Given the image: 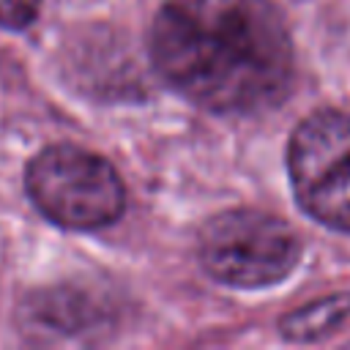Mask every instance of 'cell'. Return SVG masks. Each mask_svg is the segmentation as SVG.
<instances>
[{"label":"cell","instance_id":"1","mask_svg":"<svg viewBox=\"0 0 350 350\" xmlns=\"http://www.w3.org/2000/svg\"><path fill=\"white\" fill-rule=\"evenodd\" d=\"M161 77L213 112H262L293 82V41L271 0H164L150 30Z\"/></svg>","mask_w":350,"mask_h":350},{"label":"cell","instance_id":"2","mask_svg":"<svg viewBox=\"0 0 350 350\" xmlns=\"http://www.w3.org/2000/svg\"><path fill=\"white\" fill-rule=\"evenodd\" d=\"M25 186L36 208L68 230L112 224L126 205V189L115 167L77 145H49L30 164Z\"/></svg>","mask_w":350,"mask_h":350},{"label":"cell","instance_id":"3","mask_svg":"<svg viewBox=\"0 0 350 350\" xmlns=\"http://www.w3.org/2000/svg\"><path fill=\"white\" fill-rule=\"evenodd\" d=\"M200 262L224 284L268 287L284 279L298 257L301 243L287 221L254 208L224 211L200 230Z\"/></svg>","mask_w":350,"mask_h":350},{"label":"cell","instance_id":"4","mask_svg":"<svg viewBox=\"0 0 350 350\" xmlns=\"http://www.w3.org/2000/svg\"><path fill=\"white\" fill-rule=\"evenodd\" d=\"M287 170L301 208L320 224L350 232V115H309L290 137Z\"/></svg>","mask_w":350,"mask_h":350},{"label":"cell","instance_id":"5","mask_svg":"<svg viewBox=\"0 0 350 350\" xmlns=\"http://www.w3.org/2000/svg\"><path fill=\"white\" fill-rule=\"evenodd\" d=\"M345 304H347V298H342V295L325 298L320 304H309L306 309L293 312L290 317H284L282 331L290 339H314L345 317V312H347Z\"/></svg>","mask_w":350,"mask_h":350},{"label":"cell","instance_id":"6","mask_svg":"<svg viewBox=\"0 0 350 350\" xmlns=\"http://www.w3.org/2000/svg\"><path fill=\"white\" fill-rule=\"evenodd\" d=\"M41 0H0V25L19 30L27 27L38 14Z\"/></svg>","mask_w":350,"mask_h":350}]
</instances>
